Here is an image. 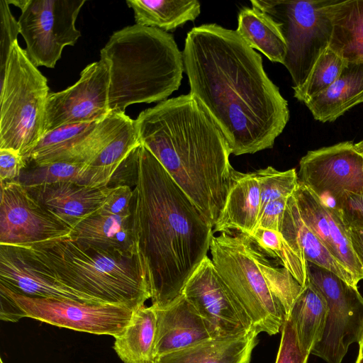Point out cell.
I'll return each instance as SVG.
<instances>
[{
    "mask_svg": "<svg viewBox=\"0 0 363 363\" xmlns=\"http://www.w3.org/2000/svg\"><path fill=\"white\" fill-rule=\"evenodd\" d=\"M189 94L211 116L235 155L272 148L289 119L287 101L261 55L236 30L193 28L182 52Z\"/></svg>",
    "mask_w": 363,
    "mask_h": 363,
    "instance_id": "cell-1",
    "label": "cell"
},
{
    "mask_svg": "<svg viewBox=\"0 0 363 363\" xmlns=\"http://www.w3.org/2000/svg\"><path fill=\"white\" fill-rule=\"evenodd\" d=\"M133 181L132 230L151 294L164 308L182 294L206 257L213 227L144 145L130 161Z\"/></svg>",
    "mask_w": 363,
    "mask_h": 363,
    "instance_id": "cell-2",
    "label": "cell"
},
{
    "mask_svg": "<svg viewBox=\"0 0 363 363\" xmlns=\"http://www.w3.org/2000/svg\"><path fill=\"white\" fill-rule=\"evenodd\" d=\"M135 123L140 143L214 227L235 169L228 143L211 116L188 94L143 111Z\"/></svg>",
    "mask_w": 363,
    "mask_h": 363,
    "instance_id": "cell-3",
    "label": "cell"
},
{
    "mask_svg": "<svg viewBox=\"0 0 363 363\" xmlns=\"http://www.w3.org/2000/svg\"><path fill=\"white\" fill-rule=\"evenodd\" d=\"M109 71L110 112L162 101L180 86L183 55L174 37L138 24L114 32L100 52Z\"/></svg>",
    "mask_w": 363,
    "mask_h": 363,
    "instance_id": "cell-4",
    "label": "cell"
},
{
    "mask_svg": "<svg viewBox=\"0 0 363 363\" xmlns=\"http://www.w3.org/2000/svg\"><path fill=\"white\" fill-rule=\"evenodd\" d=\"M210 252L218 273L258 333L281 330L303 288L291 273L245 234L220 233L213 236Z\"/></svg>",
    "mask_w": 363,
    "mask_h": 363,
    "instance_id": "cell-5",
    "label": "cell"
},
{
    "mask_svg": "<svg viewBox=\"0 0 363 363\" xmlns=\"http://www.w3.org/2000/svg\"><path fill=\"white\" fill-rule=\"evenodd\" d=\"M18 247L62 284L100 303L135 310L151 298L139 255L99 250L70 237Z\"/></svg>",
    "mask_w": 363,
    "mask_h": 363,
    "instance_id": "cell-6",
    "label": "cell"
},
{
    "mask_svg": "<svg viewBox=\"0 0 363 363\" xmlns=\"http://www.w3.org/2000/svg\"><path fill=\"white\" fill-rule=\"evenodd\" d=\"M0 85V149L15 150L23 158L43 135L49 87L18 40Z\"/></svg>",
    "mask_w": 363,
    "mask_h": 363,
    "instance_id": "cell-7",
    "label": "cell"
},
{
    "mask_svg": "<svg viewBox=\"0 0 363 363\" xmlns=\"http://www.w3.org/2000/svg\"><path fill=\"white\" fill-rule=\"evenodd\" d=\"M330 0H252L279 26L286 44L284 65L293 82L301 86L321 53L329 47L333 24L327 7Z\"/></svg>",
    "mask_w": 363,
    "mask_h": 363,
    "instance_id": "cell-8",
    "label": "cell"
},
{
    "mask_svg": "<svg viewBox=\"0 0 363 363\" xmlns=\"http://www.w3.org/2000/svg\"><path fill=\"white\" fill-rule=\"evenodd\" d=\"M308 263V279L321 291L328 307L320 340L311 354L327 363H341L348 348L359 342L363 331V297L358 288L333 272Z\"/></svg>",
    "mask_w": 363,
    "mask_h": 363,
    "instance_id": "cell-9",
    "label": "cell"
},
{
    "mask_svg": "<svg viewBox=\"0 0 363 363\" xmlns=\"http://www.w3.org/2000/svg\"><path fill=\"white\" fill-rule=\"evenodd\" d=\"M86 0H27L18 18L26 52L35 66L54 68L67 45L81 36L75 22Z\"/></svg>",
    "mask_w": 363,
    "mask_h": 363,
    "instance_id": "cell-10",
    "label": "cell"
},
{
    "mask_svg": "<svg viewBox=\"0 0 363 363\" xmlns=\"http://www.w3.org/2000/svg\"><path fill=\"white\" fill-rule=\"evenodd\" d=\"M24 311L26 318L94 335L120 336L130 323L135 309L123 306L27 296L0 284ZM136 310V309H135Z\"/></svg>",
    "mask_w": 363,
    "mask_h": 363,
    "instance_id": "cell-11",
    "label": "cell"
},
{
    "mask_svg": "<svg viewBox=\"0 0 363 363\" xmlns=\"http://www.w3.org/2000/svg\"><path fill=\"white\" fill-rule=\"evenodd\" d=\"M72 229L18 181L1 182L0 245L21 246L70 237Z\"/></svg>",
    "mask_w": 363,
    "mask_h": 363,
    "instance_id": "cell-12",
    "label": "cell"
},
{
    "mask_svg": "<svg viewBox=\"0 0 363 363\" xmlns=\"http://www.w3.org/2000/svg\"><path fill=\"white\" fill-rule=\"evenodd\" d=\"M108 87L107 65L101 60L88 65L72 86L49 93L43 134L67 124L102 121L110 113Z\"/></svg>",
    "mask_w": 363,
    "mask_h": 363,
    "instance_id": "cell-13",
    "label": "cell"
},
{
    "mask_svg": "<svg viewBox=\"0 0 363 363\" xmlns=\"http://www.w3.org/2000/svg\"><path fill=\"white\" fill-rule=\"evenodd\" d=\"M182 294L217 337L232 336L255 328L208 256L194 271Z\"/></svg>",
    "mask_w": 363,
    "mask_h": 363,
    "instance_id": "cell-14",
    "label": "cell"
},
{
    "mask_svg": "<svg viewBox=\"0 0 363 363\" xmlns=\"http://www.w3.org/2000/svg\"><path fill=\"white\" fill-rule=\"evenodd\" d=\"M298 177L321 199L363 193V156L350 141L308 151L299 162Z\"/></svg>",
    "mask_w": 363,
    "mask_h": 363,
    "instance_id": "cell-15",
    "label": "cell"
},
{
    "mask_svg": "<svg viewBox=\"0 0 363 363\" xmlns=\"http://www.w3.org/2000/svg\"><path fill=\"white\" fill-rule=\"evenodd\" d=\"M0 284L30 297L100 303L62 284L40 262L18 246L0 245Z\"/></svg>",
    "mask_w": 363,
    "mask_h": 363,
    "instance_id": "cell-16",
    "label": "cell"
},
{
    "mask_svg": "<svg viewBox=\"0 0 363 363\" xmlns=\"http://www.w3.org/2000/svg\"><path fill=\"white\" fill-rule=\"evenodd\" d=\"M293 194L300 216L306 225L359 283L363 279V268L353 250L337 210L326 203L300 181Z\"/></svg>",
    "mask_w": 363,
    "mask_h": 363,
    "instance_id": "cell-17",
    "label": "cell"
},
{
    "mask_svg": "<svg viewBox=\"0 0 363 363\" xmlns=\"http://www.w3.org/2000/svg\"><path fill=\"white\" fill-rule=\"evenodd\" d=\"M155 309V359L217 337L183 294L168 306Z\"/></svg>",
    "mask_w": 363,
    "mask_h": 363,
    "instance_id": "cell-18",
    "label": "cell"
},
{
    "mask_svg": "<svg viewBox=\"0 0 363 363\" xmlns=\"http://www.w3.org/2000/svg\"><path fill=\"white\" fill-rule=\"evenodd\" d=\"M26 189L38 203L72 230L79 222L99 209L113 186L60 182Z\"/></svg>",
    "mask_w": 363,
    "mask_h": 363,
    "instance_id": "cell-19",
    "label": "cell"
},
{
    "mask_svg": "<svg viewBox=\"0 0 363 363\" xmlns=\"http://www.w3.org/2000/svg\"><path fill=\"white\" fill-rule=\"evenodd\" d=\"M259 333H244L216 337L157 357L154 363H250Z\"/></svg>",
    "mask_w": 363,
    "mask_h": 363,
    "instance_id": "cell-20",
    "label": "cell"
},
{
    "mask_svg": "<svg viewBox=\"0 0 363 363\" xmlns=\"http://www.w3.org/2000/svg\"><path fill=\"white\" fill-rule=\"evenodd\" d=\"M280 233L303 261L326 269L358 288L352 273L331 255L303 220L293 194L287 201Z\"/></svg>",
    "mask_w": 363,
    "mask_h": 363,
    "instance_id": "cell-21",
    "label": "cell"
},
{
    "mask_svg": "<svg viewBox=\"0 0 363 363\" xmlns=\"http://www.w3.org/2000/svg\"><path fill=\"white\" fill-rule=\"evenodd\" d=\"M259 211L260 192L255 172L235 170L213 233L237 232L249 235L256 226Z\"/></svg>",
    "mask_w": 363,
    "mask_h": 363,
    "instance_id": "cell-22",
    "label": "cell"
},
{
    "mask_svg": "<svg viewBox=\"0 0 363 363\" xmlns=\"http://www.w3.org/2000/svg\"><path fill=\"white\" fill-rule=\"evenodd\" d=\"M70 238L77 243L106 251L137 255L130 216L94 213L72 229Z\"/></svg>",
    "mask_w": 363,
    "mask_h": 363,
    "instance_id": "cell-23",
    "label": "cell"
},
{
    "mask_svg": "<svg viewBox=\"0 0 363 363\" xmlns=\"http://www.w3.org/2000/svg\"><path fill=\"white\" fill-rule=\"evenodd\" d=\"M363 103V62H347L337 79L305 104L322 123L335 121L347 110Z\"/></svg>",
    "mask_w": 363,
    "mask_h": 363,
    "instance_id": "cell-24",
    "label": "cell"
},
{
    "mask_svg": "<svg viewBox=\"0 0 363 363\" xmlns=\"http://www.w3.org/2000/svg\"><path fill=\"white\" fill-rule=\"evenodd\" d=\"M100 121L67 124L45 133L23 157L26 166L78 162L85 141Z\"/></svg>",
    "mask_w": 363,
    "mask_h": 363,
    "instance_id": "cell-25",
    "label": "cell"
},
{
    "mask_svg": "<svg viewBox=\"0 0 363 363\" xmlns=\"http://www.w3.org/2000/svg\"><path fill=\"white\" fill-rule=\"evenodd\" d=\"M329 48L346 62H363V0H330Z\"/></svg>",
    "mask_w": 363,
    "mask_h": 363,
    "instance_id": "cell-26",
    "label": "cell"
},
{
    "mask_svg": "<svg viewBox=\"0 0 363 363\" xmlns=\"http://www.w3.org/2000/svg\"><path fill=\"white\" fill-rule=\"evenodd\" d=\"M328 303L321 291L308 279L289 315L301 350L307 354L320 340L326 323Z\"/></svg>",
    "mask_w": 363,
    "mask_h": 363,
    "instance_id": "cell-27",
    "label": "cell"
},
{
    "mask_svg": "<svg viewBox=\"0 0 363 363\" xmlns=\"http://www.w3.org/2000/svg\"><path fill=\"white\" fill-rule=\"evenodd\" d=\"M157 328L156 309L145 305L135 310L131 320L113 349L124 363H154Z\"/></svg>",
    "mask_w": 363,
    "mask_h": 363,
    "instance_id": "cell-28",
    "label": "cell"
},
{
    "mask_svg": "<svg viewBox=\"0 0 363 363\" xmlns=\"http://www.w3.org/2000/svg\"><path fill=\"white\" fill-rule=\"evenodd\" d=\"M126 4L133 10L135 24L164 32L194 21L201 13L196 0H128Z\"/></svg>",
    "mask_w": 363,
    "mask_h": 363,
    "instance_id": "cell-29",
    "label": "cell"
},
{
    "mask_svg": "<svg viewBox=\"0 0 363 363\" xmlns=\"http://www.w3.org/2000/svg\"><path fill=\"white\" fill-rule=\"evenodd\" d=\"M236 31L253 49L270 61L284 64L286 44L279 25L267 13L255 8H244L238 15Z\"/></svg>",
    "mask_w": 363,
    "mask_h": 363,
    "instance_id": "cell-30",
    "label": "cell"
},
{
    "mask_svg": "<svg viewBox=\"0 0 363 363\" xmlns=\"http://www.w3.org/2000/svg\"><path fill=\"white\" fill-rule=\"evenodd\" d=\"M140 143L135 120L127 117L113 138L88 164L89 186H109L119 167Z\"/></svg>",
    "mask_w": 363,
    "mask_h": 363,
    "instance_id": "cell-31",
    "label": "cell"
},
{
    "mask_svg": "<svg viewBox=\"0 0 363 363\" xmlns=\"http://www.w3.org/2000/svg\"><path fill=\"white\" fill-rule=\"evenodd\" d=\"M248 236L267 256L277 259L303 287L306 285L308 281L307 261L298 255L280 232L257 228Z\"/></svg>",
    "mask_w": 363,
    "mask_h": 363,
    "instance_id": "cell-32",
    "label": "cell"
},
{
    "mask_svg": "<svg viewBox=\"0 0 363 363\" xmlns=\"http://www.w3.org/2000/svg\"><path fill=\"white\" fill-rule=\"evenodd\" d=\"M17 181L25 188L60 182L89 185L90 173L84 163L58 162L42 166L27 165Z\"/></svg>",
    "mask_w": 363,
    "mask_h": 363,
    "instance_id": "cell-33",
    "label": "cell"
},
{
    "mask_svg": "<svg viewBox=\"0 0 363 363\" xmlns=\"http://www.w3.org/2000/svg\"><path fill=\"white\" fill-rule=\"evenodd\" d=\"M347 62L329 47L318 57L304 82L294 96L306 104L326 90L340 76Z\"/></svg>",
    "mask_w": 363,
    "mask_h": 363,
    "instance_id": "cell-34",
    "label": "cell"
},
{
    "mask_svg": "<svg viewBox=\"0 0 363 363\" xmlns=\"http://www.w3.org/2000/svg\"><path fill=\"white\" fill-rule=\"evenodd\" d=\"M255 173L259 186L260 210L271 201L289 198L296 190L299 181L295 169L279 171L268 166Z\"/></svg>",
    "mask_w": 363,
    "mask_h": 363,
    "instance_id": "cell-35",
    "label": "cell"
},
{
    "mask_svg": "<svg viewBox=\"0 0 363 363\" xmlns=\"http://www.w3.org/2000/svg\"><path fill=\"white\" fill-rule=\"evenodd\" d=\"M0 79L5 68L13 44L17 41L20 27L11 13L6 0L0 1Z\"/></svg>",
    "mask_w": 363,
    "mask_h": 363,
    "instance_id": "cell-36",
    "label": "cell"
},
{
    "mask_svg": "<svg viewBox=\"0 0 363 363\" xmlns=\"http://www.w3.org/2000/svg\"><path fill=\"white\" fill-rule=\"evenodd\" d=\"M345 225L363 228V193L343 192L334 206Z\"/></svg>",
    "mask_w": 363,
    "mask_h": 363,
    "instance_id": "cell-37",
    "label": "cell"
},
{
    "mask_svg": "<svg viewBox=\"0 0 363 363\" xmlns=\"http://www.w3.org/2000/svg\"><path fill=\"white\" fill-rule=\"evenodd\" d=\"M133 199V190L130 185L116 184L94 213L130 216Z\"/></svg>",
    "mask_w": 363,
    "mask_h": 363,
    "instance_id": "cell-38",
    "label": "cell"
},
{
    "mask_svg": "<svg viewBox=\"0 0 363 363\" xmlns=\"http://www.w3.org/2000/svg\"><path fill=\"white\" fill-rule=\"evenodd\" d=\"M309 354L300 347L291 320L286 318L281 328V337L275 363H307Z\"/></svg>",
    "mask_w": 363,
    "mask_h": 363,
    "instance_id": "cell-39",
    "label": "cell"
},
{
    "mask_svg": "<svg viewBox=\"0 0 363 363\" xmlns=\"http://www.w3.org/2000/svg\"><path fill=\"white\" fill-rule=\"evenodd\" d=\"M289 198H281L271 201L262 208L254 230L257 228H262L280 232Z\"/></svg>",
    "mask_w": 363,
    "mask_h": 363,
    "instance_id": "cell-40",
    "label": "cell"
},
{
    "mask_svg": "<svg viewBox=\"0 0 363 363\" xmlns=\"http://www.w3.org/2000/svg\"><path fill=\"white\" fill-rule=\"evenodd\" d=\"M26 167L23 157L16 151L0 149V181H17Z\"/></svg>",
    "mask_w": 363,
    "mask_h": 363,
    "instance_id": "cell-41",
    "label": "cell"
},
{
    "mask_svg": "<svg viewBox=\"0 0 363 363\" xmlns=\"http://www.w3.org/2000/svg\"><path fill=\"white\" fill-rule=\"evenodd\" d=\"M1 308L0 319L7 322H18L22 318H26L24 311L14 300L4 291L0 289Z\"/></svg>",
    "mask_w": 363,
    "mask_h": 363,
    "instance_id": "cell-42",
    "label": "cell"
},
{
    "mask_svg": "<svg viewBox=\"0 0 363 363\" xmlns=\"http://www.w3.org/2000/svg\"><path fill=\"white\" fill-rule=\"evenodd\" d=\"M345 227L353 250L363 268V228H356L348 225H345Z\"/></svg>",
    "mask_w": 363,
    "mask_h": 363,
    "instance_id": "cell-43",
    "label": "cell"
},
{
    "mask_svg": "<svg viewBox=\"0 0 363 363\" xmlns=\"http://www.w3.org/2000/svg\"><path fill=\"white\" fill-rule=\"evenodd\" d=\"M358 343L359 345L358 357H363V331Z\"/></svg>",
    "mask_w": 363,
    "mask_h": 363,
    "instance_id": "cell-44",
    "label": "cell"
},
{
    "mask_svg": "<svg viewBox=\"0 0 363 363\" xmlns=\"http://www.w3.org/2000/svg\"><path fill=\"white\" fill-rule=\"evenodd\" d=\"M354 145L358 152L363 156V140Z\"/></svg>",
    "mask_w": 363,
    "mask_h": 363,
    "instance_id": "cell-45",
    "label": "cell"
},
{
    "mask_svg": "<svg viewBox=\"0 0 363 363\" xmlns=\"http://www.w3.org/2000/svg\"><path fill=\"white\" fill-rule=\"evenodd\" d=\"M355 363H363V357H357Z\"/></svg>",
    "mask_w": 363,
    "mask_h": 363,
    "instance_id": "cell-46",
    "label": "cell"
},
{
    "mask_svg": "<svg viewBox=\"0 0 363 363\" xmlns=\"http://www.w3.org/2000/svg\"><path fill=\"white\" fill-rule=\"evenodd\" d=\"M0 363H4L1 359H0Z\"/></svg>",
    "mask_w": 363,
    "mask_h": 363,
    "instance_id": "cell-47",
    "label": "cell"
}]
</instances>
